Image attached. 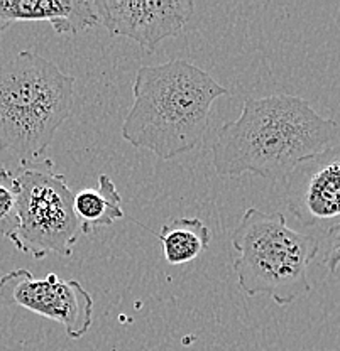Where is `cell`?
I'll use <instances>...</instances> for the list:
<instances>
[{"mask_svg":"<svg viewBox=\"0 0 340 351\" xmlns=\"http://www.w3.org/2000/svg\"><path fill=\"white\" fill-rule=\"evenodd\" d=\"M158 239L164 261L171 265L193 262L210 247L212 232L200 218L181 217L161 228Z\"/></svg>","mask_w":340,"mask_h":351,"instance_id":"30bf717a","label":"cell"},{"mask_svg":"<svg viewBox=\"0 0 340 351\" xmlns=\"http://www.w3.org/2000/svg\"><path fill=\"white\" fill-rule=\"evenodd\" d=\"M49 22L58 34L98 25L93 0H0V34L16 22Z\"/></svg>","mask_w":340,"mask_h":351,"instance_id":"9c48e42d","label":"cell"},{"mask_svg":"<svg viewBox=\"0 0 340 351\" xmlns=\"http://www.w3.org/2000/svg\"><path fill=\"white\" fill-rule=\"evenodd\" d=\"M98 24L112 36L136 41L156 51L164 39L185 31L195 12L192 0H93Z\"/></svg>","mask_w":340,"mask_h":351,"instance_id":"52a82bcc","label":"cell"},{"mask_svg":"<svg viewBox=\"0 0 340 351\" xmlns=\"http://www.w3.org/2000/svg\"><path fill=\"white\" fill-rule=\"evenodd\" d=\"M75 107V78L31 51L0 66V151L21 162L46 152Z\"/></svg>","mask_w":340,"mask_h":351,"instance_id":"3957f363","label":"cell"},{"mask_svg":"<svg viewBox=\"0 0 340 351\" xmlns=\"http://www.w3.org/2000/svg\"><path fill=\"white\" fill-rule=\"evenodd\" d=\"M230 241L239 254L234 272L247 295H269L277 306H290L312 291L308 269L318 239L290 228L283 213L247 208Z\"/></svg>","mask_w":340,"mask_h":351,"instance_id":"277c9868","label":"cell"},{"mask_svg":"<svg viewBox=\"0 0 340 351\" xmlns=\"http://www.w3.org/2000/svg\"><path fill=\"white\" fill-rule=\"evenodd\" d=\"M76 218L82 223V233H91L102 226H111L124 218L122 196L107 174L98 176L97 189L87 188L75 195Z\"/></svg>","mask_w":340,"mask_h":351,"instance_id":"8fae6325","label":"cell"},{"mask_svg":"<svg viewBox=\"0 0 340 351\" xmlns=\"http://www.w3.org/2000/svg\"><path fill=\"white\" fill-rule=\"evenodd\" d=\"M12 176L19 221L14 247L36 261L49 254L71 257L82 235V223L76 218L75 193L67 178L54 173L51 159L23 162Z\"/></svg>","mask_w":340,"mask_h":351,"instance_id":"5b68a950","label":"cell"},{"mask_svg":"<svg viewBox=\"0 0 340 351\" xmlns=\"http://www.w3.org/2000/svg\"><path fill=\"white\" fill-rule=\"evenodd\" d=\"M0 302L19 306L61 324L71 339H80L93 323V298L78 280H61L56 274L34 279L27 269L0 277Z\"/></svg>","mask_w":340,"mask_h":351,"instance_id":"8992f818","label":"cell"},{"mask_svg":"<svg viewBox=\"0 0 340 351\" xmlns=\"http://www.w3.org/2000/svg\"><path fill=\"white\" fill-rule=\"evenodd\" d=\"M133 95L122 123L124 141L171 160L202 142L212 105L229 97V90L199 66L173 60L139 68Z\"/></svg>","mask_w":340,"mask_h":351,"instance_id":"7a4b0ae2","label":"cell"},{"mask_svg":"<svg viewBox=\"0 0 340 351\" xmlns=\"http://www.w3.org/2000/svg\"><path fill=\"white\" fill-rule=\"evenodd\" d=\"M321 265L334 274L340 265V221L328 226L321 239H318V254Z\"/></svg>","mask_w":340,"mask_h":351,"instance_id":"4fadbf2b","label":"cell"},{"mask_svg":"<svg viewBox=\"0 0 340 351\" xmlns=\"http://www.w3.org/2000/svg\"><path fill=\"white\" fill-rule=\"evenodd\" d=\"M17 226V199L12 171L0 167V235L12 241Z\"/></svg>","mask_w":340,"mask_h":351,"instance_id":"7c38bea8","label":"cell"},{"mask_svg":"<svg viewBox=\"0 0 340 351\" xmlns=\"http://www.w3.org/2000/svg\"><path fill=\"white\" fill-rule=\"evenodd\" d=\"M283 182L288 210L303 226L340 218V142L296 164Z\"/></svg>","mask_w":340,"mask_h":351,"instance_id":"ba28073f","label":"cell"},{"mask_svg":"<svg viewBox=\"0 0 340 351\" xmlns=\"http://www.w3.org/2000/svg\"><path fill=\"white\" fill-rule=\"evenodd\" d=\"M340 142V125L325 119L302 97L246 98L239 119L217 132L212 156L220 178L256 174L284 181L306 157Z\"/></svg>","mask_w":340,"mask_h":351,"instance_id":"6da1fadb","label":"cell"}]
</instances>
